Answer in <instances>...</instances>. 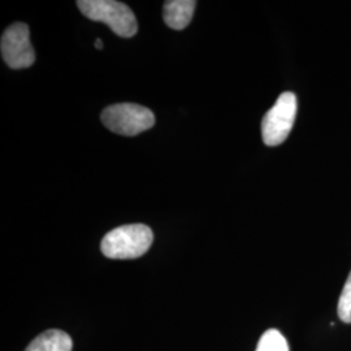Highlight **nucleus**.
<instances>
[{
  "instance_id": "obj_1",
  "label": "nucleus",
  "mask_w": 351,
  "mask_h": 351,
  "mask_svg": "<svg viewBox=\"0 0 351 351\" xmlns=\"http://www.w3.org/2000/svg\"><path fill=\"white\" fill-rule=\"evenodd\" d=\"M152 241L154 234L147 226H119L101 239V250L110 259H137L150 250Z\"/></svg>"
},
{
  "instance_id": "obj_2",
  "label": "nucleus",
  "mask_w": 351,
  "mask_h": 351,
  "mask_svg": "<svg viewBox=\"0 0 351 351\" xmlns=\"http://www.w3.org/2000/svg\"><path fill=\"white\" fill-rule=\"evenodd\" d=\"M77 5L88 20L110 26L119 37H133L138 30L134 13L124 3L114 0H80Z\"/></svg>"
},
{
  "instance_id": "obj_3",
  "label": "nucleus",
  "mask_w": 351,
  "mask_h": 351,
  "mask_svg": "<svg viewBox=\"0 0 351 351\" xmlns=\"http://www.w3.org/2000/svg\"><path fill=\"white\" fill-rule=\"evenodd\" d=\"M101 121L116 134L134 137L154 126L155 116L151 110L139 104L120 103L107 107L101 112Z\"/></svg>"
},
{
  "instance_id": "obj_4",
  "label": "nucleus",
  "mask_w": 351,
  "mask_h": 351,
  "mask_svg": "<svg viewBox=\"0 0 351 351\" xmlns=\"http://www.w3.org/2000/svg\"><path fill=\"white\" fill-rule=\"evenodd\" d=\"M297 116V97L294 93H282L275 106L265 113L262 136L267 146H278L288 138Z\"/></svg>"
},
{
  "instance_id": "obj_5",
  "label": "nucleus",
  "mask_w": 351,
  "mask_h": 351,
  "mask_svg": "<svg viewBox=\"0 0 351 351\" xmlns=\"http://www.w3.org/2000/svg\"><path fill=\"white\" fill-rule=\"evenodd\" d=\"M0 50L3 60L12 69L29 68L36 62V53L30 43L29 26L21 23L5 29L1 37Z\"/></svg>"
},
{
  "instance_id": "obj_6",
  "label": "nucleus",
  "mask_w": 351,
  "mask_h": 351,
  "mask_svg": "<svg viewBox=\"0 0 351 351\" xmlns=\"http://www.w3.org/2000/svg\"><path fill=\"white\" fill-rule=\"evenodd\" d=\"M197 1L194 0H169L164 3V23L175 30H182L193 20Z\"/></svg>"
},
{
  "instance_id": "obj_7",
  "label": "nucleus",
  "mask_w": 351,
  "mask_h": 351,
  "mask_svg": "<svg viewBox=\"0 0 351 351\" xmlns=\"http://www.w3.org/2000/svg\"><path fill=\"white\" fill-rule=\"evenodd\" d=\"M73 341L60 329H49L33 339L25 351H72Z\"/></svg>"
},
{
  "instance_id": "obj_8",
  "label": "nucleus",
  "mask_w": 351,
  "mask_h": 351,
  "mask_svg": "<svg viewBox=\"0 0 351 351\" xmlns=\"http://www.w3.org/2000/svg\"><path fill=\"white\" fill-rule=\"evenodd\" d=\"M255 351H289L288 341L277 329H268L259 339Z\"/></svg>"
},
{
  "instance_id": "obj_9",
  "label": "nucleus",
  "mask_w": 351,
  "mask_h": 351,
  "mask_svg": "<svg viewBox=\"0 0 351 351\" xmlns=\"http://www.w3.org/2000/svg\"><path fill=\"white\" fill-rule=\"evenodd\" d=\"M339 316L343 323H351V272L339 295Z\"/></svg>"
},
{
  "instance_id": "obj_10",
  "label": "nucleus",
  "mask_w": 351,
  "mask_h": 351,
  "mask_svg": "<svg viewBox=\"0 0 351 351\" xmlns=\"http://www.w3.org/2000/svg\"><path fill=\"white\" fill-rule=\"evenodd\" d=\"M95 49H97V50H101V49H103V42H101V39H97V40H95Z\"/></svg>"
}]
</instances>
